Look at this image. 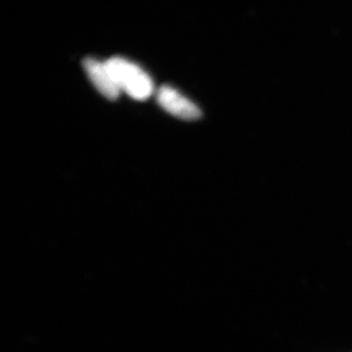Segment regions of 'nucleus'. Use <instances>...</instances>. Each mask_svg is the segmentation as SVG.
Segmentation results:
<instances>
[{"label": "nucleus", "instance_id": "f257e3e1", "mask_svg": "<svg viewBox=\"0 0 352 352\" xmlns=\"http://www.w3.org/2000/svg\"><path fill=\"white\" fill-rule=\"evenodd\" d=\"M106 65L120 89L132 98L143 101L151 96L154 90L151 78L138 65L122 57L111 58Z\"/></svg>", "mask_w": 352, "mask_h": 352}, {"label": "nucleus", "instance_id": "f03ea898", "mask_svg": "<svg viewBox=\"0 0 352 352\" xmlns=\"http://www.w3.org/2000/svg\"><path fill=\"white\" fill-rule=\"evenodd\" d=\"M157 101L164 111L177 119L195 120L201 117L200 108L170 85L159 88Z\"/></svg>", "mask_w": 352, "mask_h": 352}, {"label": "nucleus", "instance_id": "7ed1b4c3", "mask_svg": "<svg viewBox=\"0 0 352 352\" xmlns=\"http://www.w3.org/2000/svg\"><path fill=\"white\" fill-rule=\"evenodd\" d=\"M82 65L90 82L104 97L109 100H116L120 96V87L113 80L106 62L87 57L83 60Z\"/></svg>", "mask_w": 352, "mask_h": 352}]
</instances>
